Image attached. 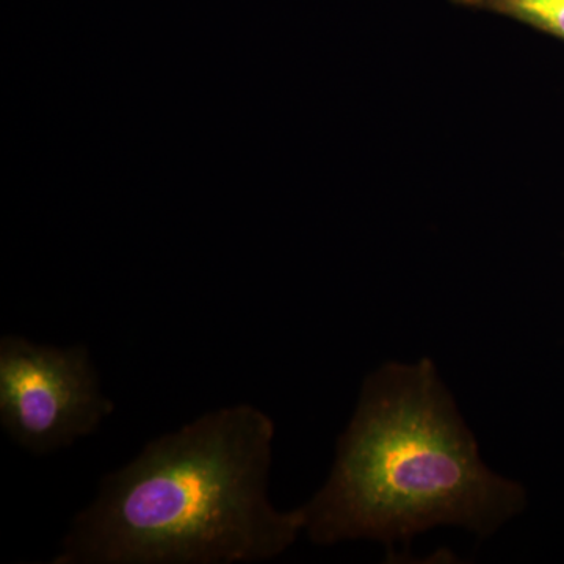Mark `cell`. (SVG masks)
Instances as JSON below:
<instances>
[{
	"mask_svg": "<svg viewBox=\"0 0 564 564\" xmlns=\"http://www.w3.org/2000/svg\"><path fill=\"white\" fill-rule=\"evenodd\" d=\"M525 503L522 485L481 459L436 366L419 359L366 378L329 477L300 508L314 544L372 540L392 551L440 525L491 536Z\"/></svg>",
	"mask_w": 564,
	"mask_h": 564,
	"instance_id": "cell-2",
	"label": "cell"
},
{
	"mask_svg": "<svg viewBox=\"0 0 564 564\" xmlns=\"http://www.w3.org/2000/svg\"><path fill=\"white\" fill-rule=\"evenodd\" d=\"M456 6L492 11L564 41V0H452Z\"/></svg>",
	"mask_w": 564,
	"mask_h": 564,
	"instance_id": "cell-4",
	"label": "cell"
},
{
	"mask_svg": "<svg viewBox=\"0 0 564 564\" xmlns=\"http://www.w3.org/2000/svg\"><path fill=\"white\" fill-rule=\"evenodd\" d=\"M274 423L240 403L199 415L107 474L51 564L269 562L304 532L269 486Z\"/></svg>",
	"mask_w": 564,
	"mask_h": 564,
	"instance_id": "cell-1",
	"label": "cell"
},
{
	"mask_svg": "<svg viewBox=\"0 0 564 564\" xmlns=\"http://www.w3.org/2000/svg\"><path fill=\"white\" fill-rule=\"evenodd\" d=\"M115 411L85 345L0 339V423L24 451L47 455L90 436Z\"/></svg>",
	"mask_w": 564,
	"mask_h": 564,
	"instance_id": "cell-3",
	"label": "cell"
}]
</instances>
